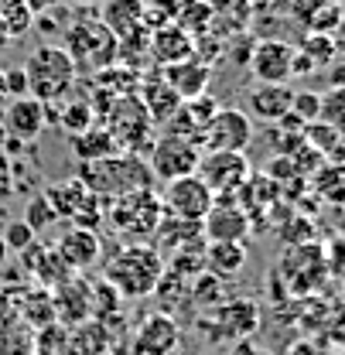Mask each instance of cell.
I'll return each instance as SVG.
<instances>
[{
	"label": "cell",
	"instance_id": "cell-7",
	"mask_svg": "<svg viewBox=\"0 0 345 355\" xmlns=\"http://www.w3.org/2000/svg\"><path fill=\"white\" fill-rule=\"evenodd\" d=\"M209 331L216 342H243L260 331V304L253 297H226L209 308L199 321V331Z\"/></svg>",
	"mask_w": 345,
	"mask_h": 355
},
{
	"label": "cell",
	"instance_id": "cell-10",
	"mask_svg": "<svg viewBox=\"0 0 345 355\" xmlns=\"http://www.w3.org/2000/svg\"><path fill=\"white\" fill-rule=\"evenodd\" d=\"M195 175L209 184L216 198H236L239 184L253 175V168H250V157L239 150H202Z\"/></svg>",
	"mask_w": 345,
	"mask_h": 355
},
{
	"label": "cell",
	"instance_id": "cell-19",
	"mask_svg": "<svg viewBox=\"0 0 345 355\" xmlns=\"http://www.w3.org/2000/svg\"><path fill=\"white\" fill-rule=\"evenodd\" d=\"M161 79L181 96V99H195V96H205L209 83H212V65L199 62L195 55L185 58V62H174L168 69H161Z\"/></svg>",
	"mask_w": 345,
	"mask_h": 355
},
{
	"label": "cell",
	"instance_id": "cell-27",
	"mask_svg": "<svg viewBox=\"0 0 345 355\" xmlns=\"http://www.w3.org/2000/svg\"><path fill=\"white\" fill-rule=\"evenodd\" d=\"M174 24H178L185 35H192V38L209 35L212 24H216V7H212V0H178V17H174Z\"/></svg>",
	"mask_w": 345,
	"mask_h": 355
},
{
	"label": "cell",
	"instance_id": "cell-28",
	"mask_svg": "<svg viewBox=\"0 0 345 355\" xmlns=\"http://www.w3.org/2000/svg\"><path fill=\"white\" fill-rule=\"evenodd\" d=\"M92 123H96V113H92L89 99H72L65 106H55V127H62L69 137L89 130Z\"/></svg>",
	"mask_w": 345,
	"mask_h": 355
},
{
	"label": "cell",
	"instance_id": "cell-3",
	"mask_svg": "<svg viewBox=\"0 0 345 355\" xmlns=\"http://www.w3.org/2000/svg\"><path fill=\"white\" fill-rule=\"evenodd\" d=\"M21 69H24V79H28V96H35L42 103H62L79 79L72 55L55 42L38 44Z\"/></svg>",
	"mask_w": 345,
	"mask_h": 355
},
{
	"label": "cell",
	"instance_id": "cell-18",
	"mask_svg": "<svg viewBox=\"0 0 345 355\" xmlns=\"http://www.w3.org/2000/svg\"><path fill=\"white\" fill-rule=\"evenodd\" d=\"M151 246H158V250H174V253H205L202 222L165 216L161 225L154 229V236H151Z\"/></svg>",
	"mask_w": 345,
	"mask_h": 355
},
{
	"label": "cell",
	"instance_id": "cell-32",
	"mask_svg": "<svg viewBox=\"0 0 345 355\" xmlns=\"http://www.w3.org/2000/svg\"><path fill=\"white\" fill-rule=\"evenodd\" d=\"M345 21V7L342 0H321L318 7H314V14L308 17V31H321V35H335L339 28H342Z\"/></svg>",
	"mask_w": 345,
	"mask_h": 355
},
{
	"label": "cell",
	"instance_id": "cell-1",
	"mask_svg": "<svg viewBox=\"0 0 345 355\" xmlns=\"http://www.w3.org/2000/svg\"><path fill=\"white\" fill-rule=\"evenodd\" d=\"M165 253L158 250V246H151V243H124L113 257H110V263H106V284L120 294V297H127V301H140V297H147V294H154L158 291V284H161V277H165Z\"/></svg>",
	"mask_w": 345,
	"mask_h": 355
},
{
	"label": "cell",
	"instance_id": "cell-36",
	"mask_svg": "<svg viewBox=\"0 0 345 355\" xmlns=\"http://www.w3.org/2000/svg\"><path fill=\"white\" fill-rule=\"evenodd\" d=\"M321 120L332 123L345 137V89H328L321 92Z\"/></svg>",
	"mask_w": 345,
	"mask_h": 355
},
{
	"label": "cell",
	"instance_id": "cell-38",
	"mask_svg": "<svg viewBox=\"0 0 345 355\" xmlns=\"http://www.w3.org/2000/svg\"><path fill=\"white\" fill-rule=\"evenodd\" d=\"M280 239H284L287 246L314 243V225L304 219V216H291V219H284V225H280Z\"/></svg>",
	"mask_w": 345,
	"mask_h": 355
},
{
	"label": "cell",
	"instance_id": "cell-46",
	"mask_svg": "<svg viewBox=\"0 0 345 355\" xmlns=\"http://www.w3.org/2000/svg\"><path fill=\"white\" fill-rule=\"evenodd\" d=\"M246 3H250V10H253V14H263V10H270L277 0H246Z\"/></svg>",
	"mask_w": 345,
	"mask_h": 355
},
{
	"label": "cell",
	"instance_id": "cell-4",
	"mask_svg": "<svg viewBox=\"0 0 345 355\" xmlns=\"http://www.w3.org/2000/svg\"><path fill=\"white\" fill-rule=\"evenodd\" d=\"M161 219H165V205L154 188H140L124 198H113L106 202V212H103V222L110 225V232L124 243H151Z\"/></svg>",
	"mask_w": 345,
	"mask_h": 355
},
{
	"label": "cell",
	"instance_id": "cell-23",
	"mask_svg": "<svg viewBox=\"0 0 345 355\" xmlns=\"http://www.w3.org/2000/svg\"><path fill=\"white\" fill-rule=\"evenodd\" d=\"M99 21L120 38L133 35L137 28H144V0H103Z\"/></svg>",
	"mask_w": 345,
	"mask_h": 355
},
{
	"label": "cell",
	"instance_id": "cell-11",
	"mask_svg": "<svg viewBox=\"0 0 345 355\" xmlns=\"http://www.w3.org/2000/svg\"><path fill=\"white\" fill-rule=\"evenodd\" d=\"M161 205H165V216L202 222L209 216V209L216 205V195L209 191V184L199 175H185V178H174V181L165 184Z\"/></svg>",
	"mask_w": 345,
	"mask_h": 355
},
{
	"label": "cell",
	"instance_id": "cell-33",
	"mask_svg": "<svg viewBox=\"0 0 345 355\" xmlns=\"http://www.w3.org/2000/svg\"><path fill=\"white\" fill-rule=\"evenodd\" d=\"M21 219L28 222L38 236H42L44 229H51L55 222H58V216H55V209H51V202L44 198V191H38V195H31L28 198V205H24V216Z\"/></svg>",
	"mask_w": 345,
	"mask_h": 355
},
{
	"label": "cell",
	"instance_id": "cell-24",
	"mask_svg": "<svg viewBox=\"0 0 345 355\" xmlns=\"http://www.w3.org/2000/svg\"><path fill=\"white\" fill-rule=\"evenodd\" d=\"M202 260H205V270H209L212 277L233 280V277H239L243 266H246V246H243V243H205Z\"/></svg>",
	"mask_w": 345,
	"mask_h": 355
},
{
	"label": "cell",
	"instance_id": "cell-22",
	"mask_svg": "<svg viewBox=\"0 0 345 355\" xmlns=\"http://www.w3.org/2000/svg\"><path fill=\"white\" fill-rule=\"evenodd\" d=\"M151 58L158 62V69H168L174 62H185L195 55V38L185 35L178 24H168L161 31H151V44H147Z\"/></svg>",
	"mask_w": 345,
	"mask_h": 355
},
{
	"label": "cell",
	"instance_id": "cell-34",
	"mask_svg": "<svg viewBox=\"0 0 345 355\" xmlns=\"http://www.w3.org/2000/svg\"><path fill=\"white\" fill-rule=\"evenodd\" d=\"M178 17V0H144V28L147 31H161L174 24Z\"/></svg>",
	"mask_w": 345,
	"mask_h": 355
},
{
	"label": "cell",
	"instance_id": "cell-29",
	"mask_svg": "<svg viewBox=\"0 0 345 355\" xmlns=\"http://www.w3.org/2000/svg\"><path fill=\"white\" fill-rule=\"evenodd\" d=\"M298 51H304V55L314 62V69H328V65L339 58V42H335V35L304 31V38H301V44H298Z\"/></svg>",
	"mask_w": 345,
	"mask_h": 355
},
{
	"label": "cell",
	"instance_id": "cell-42",
	"mask_svg": "<svg viewBox=\"0 0 345 355\" xmlns=\"http://www.w3.org/2000/svg\"><path fill=\"white\" fill-rule=\"evenodd\" d=\"M328 83H332V89H345V62H332L328 65Z\"/></svg>",
	"mask_w": 345,
	"mask_h": 355
},
{
	"label": "cell",
	"instance_id": "cell-6",
	"mask_svg": "<svg viewBox=\"0 0 345 355\" xmlns=\"http://www.w3.org/2000/svg\"><path fill=\"white\" fill-rule=\"evenodd\" d=\"M62 48L72 55L76 69L99 72V69L117 65V35L99 17H83V21L69 24Z\"/></svg>",
	"mask_w": 345,
	"mask_h": 355
},
{
	"label": "cell",
	"instance_id": "cell-48",
	"mask_svg": "<svg viewBox=\"0 0 345 355\" xmlns=\"http://www.w3.org/2000/svg\"><path fill=\"white\" fill-rule=\"evenodd\" d=\"M7 44H10V35H7V28H3V21H0V55L7 51Z\"/></svg>",
	"mask_w": 345,
	"mask_h": 355
},
{
	"label": "cell",
	"instance_id": "cell-25",
	"mask_svg": "<svg viewBox=\"0 0 345 355\" xmlns=\"http://www.w3.org/2000/svg\"><path fill=\"white\" fill-rule=\"evenodd\" d=\"M308 188L332 209L345 205V164L342 161H325L314 175L308 178Z\"/></svg>",
	"mask_w": 345,
	"mask_h": 355
},
{
	"label": "cell",
	"instance_id": "cell-13",
	"mask_svg": "<svg viewBox=\"0 0 345 355\" xmlns=\"http://www.w3.org/2000/svg\"><path fill=\"white\" fill-rule=\"evenodd\" d=\"M0 113H3V116H0L3 137H17V140H24V144H35L38 133L48 127V103L35 99V96L10 99Z\"/></svg>",
	"mask_w": 345,
	"mask_h": 355
},
{
	"label": "cell",
	"instance_id": "cell-14",
	"mask_svg": "<svg viewBox=\"0 0 345 355\" xmlns=\"http://www.w3.org/2000/svg\"><path fill=\"white\" fill-rule=\"evenodd\" d=\"M291 65H294V44L280 42V38H263L253 44L250 72L257 83H267V86L291 83Z\"/></svg>",
	"mask_w": 345,
	"mask_h": 355
},
{
	"label": "cell",
	"instance_id": "cell-51",
	"mask_svg": "<svg viewBox=\"0 0 345 355\" xmlns=\"http://www.w3.org/2000/svg\"><path fill=\"white\" fill-rule=\"evenodd\" d=\"M342 216H345V205H342Z\"/></svg>",
	"mask_w": 345,
	"mask_h": 355
},
{
	"label": "cell",
	"instance_id": "cell-8",
	"mask_svg": "<svg viewBox=\"0 0 345 355\" xmlns=\"http://www.w3.org/2000/svg\"><path fill=\"white\" fill-rule=\"evenodd\" d=\"M44 198L51 202L55 216L65 219L69 225H79V229H96L103 225V212H106V202H99L79 178H65V181H55L44 188Z\"/></svg>",
	"mask_w": 345,
	"mask_h": 355
},
{
	"label": "cell",
	"instance_id": "cell-2",
	"mask_svg": "<svg viewBox=\"0 0 345 355\" xmlns=\"http://www.w3.org/2000/svg\"><path fill=\"white\" fill-rule=\"evenodd\" d=\"M76 178L86 184L99 202L124 198L130 191L151 188V181H154L147 161L137 157V154H124V150H117L110 157H99V161H79Z\"/></svg>",
	"mask_w": 345,
	"mask_h": 355
},
{
	"label": "cell",
	"instance_id": "cell-43",
	"mask_svg": "<svg viewBox=\"0 0 345 355\" xmlns=\"http://www.w3.org/2000/svg\"><path fill=\"white\" fill-rule=\"evenodd\" d=\"M229 355H270V352H263V349H260V345H253L250 338H243V342H233Z\"/></svg>",
	"mask_w": 345,
	"mask_h": 355
},
{
	"label": "cell",
	"instance_id": "cell-20",
	"mask_svg": "<svg viewBox=\"0 0 345 355\" xmlns=\"http://www.w3.org/2000/svg\"><path fill=\"white\" fill-rule=\"evenodd\" d=\"M291 99H294V89L287 86V83H280V86H267V83H260L250 96H246V116L253 120L257 116L260 123H277L280 116H287L291 113Z\"/></svg>",
	"mask_w": 345,
	"mask_h": 355
},
{
	"label": "cell",
	"instance_id": "cell-47",
	"mask_svg": "<svg viewBox=\"0 0 345 355\" xmlns=\"http://www.w3.org/2000/svg\"><path fill=\"white\" fill-rule=\"evenodd\" d=\"M10 103V96H7V83H3V69H0V110Z\"/></svg>",
	"mask_w": 345,
	"mask_h": 355
},
{
	"label": "cell",
	"instance_id": "cell-17",
	"mask_svg": "<svg viewBox=\"0 0 345 355\" xmlns=\"http://www.w3.org/2000/svg\"><path fill=\"white\" fill-rule=\"evenodd\" d=\"M55 257L62 260L65 270H89L103 257V239L96 229H79V225H69L58 239H55Z\"/></svg>",
	"mask_w": 345,
	"mask_h": 355
},
{
	"label": "cell",
	"instance_id": "cell-26",
	"mask_svg": "<svg viewBox=\"0 0 345 355\" xmlns=\"http://www.w3.org/2000/svg\"><path fill=\"white\" fill-rule=\"evenodd\" d=\"M69 150H72L76 161H99V157L117 154V140L110 137V130L103 123H92L89 130L69 137Z\"/></svg>",
	"mask_w": 345,
	"mask_h": 355
},
{
	"label": "cell",
	"instance_id": "cell-44",
	"mask_svg": "<svg viewBox=\"0 0 345 355\" xmlns=\"http://www.w3.org/2000/svg\"><path fill=\"white\" fill-rule=\"evenodd\" d=\"M62 0H28V7H31V14H44V10H51V7H58Z\"/></svg>",
	"mask_w": 345,
	"mask_h": 355
},
{
	"label": "cell",
	"instance_id": "cell-15",
	"mask_svg": "<svg viewBox=\"0 0 345 355\" xmlns=\"http://www.w3.org/2000/svg\"><path fill=\"white\" fill-rule=\"evenodd\" d=\"M202 232H205V243H246V236L253 232V222L236 205V198H216V205L202 219Z\"/></svg>",
	"mask_w": 345,
	"mask_h": 355
},
{
	"label": "cell",
	"instance_id": "cell-50",
	"mask_svg": "<svg viewBox=\"0 0 345 355\" xmlns=\"http://www.w3.org/2000/svg\"><path fill=\"white\" fill-rule=\"evenodd\" d=\"M69 3H79V7H89V3H103V0H69Z\"/></svg>",
	"mask_w": 345,
	"mask_h": 355
},
{
	"label": "cell",
	"instance_id": "cell-37",
	"mask_svg": "<svg viewBox=\"0 0 345 355\" xmlns=\"http://www.w3.org/2000/svg\"><path fill=\"white\" fill-rule=\"evenodd\" d=\"M291 113H294L301 123L321 120V92H311V89L294 92V99H291Z\"/></svg>",
	"mask_w": 345,
	"mask_h": 355
},
{
	"label": "cell",
	"instance_id": "cell-45",
	"mask_svg": "<svg viewBox=\"0 0 345 355\" xmlns=\"http://www.w3.org/2000/svg\"><path fill=\"white\" fill-rule=\"evenodd\" d=\"M287 355H318V349L311 345V342H298V345H291Z\"/></svg>",
	"mask_w": 345,
	"mask_h": 355
},
{
	"label": "cell",
	"instance_id": "cell-31",
	"mask_svg": "<svg viewBox=\"0 0 345 355\" xmlns=\"http://www.w3.org/2000/svg\"><path fill=\"white\" fill-rule=\"evenodd\" d=\"M304 140L318 150V154H325V161H332L335 154H339V147H342V133L335 130L332 123H325V120H314V123H308L304 127Z\"/></svg>",
	"mask_w": 345,
	"mask_h": 355
},
{
	"label": "cell",
	"instance_id": "cell-41",
	"mask_svg": "<svg viewBox=\"0 0 345 355\" xmlns=\"http://www.w3.org/2000/svg\"><path fill=\"white\" fill-rule=\"evenodd\" d=\"M287 3V14L298 21V24H308V17L314 14V7L321 3V0H284Z\"/></svg>",
	"mask_w": 345,
	"mask_h": 355
},
{
	"label": "cell",
	"instance_id": "cell-5",
	"mask_svg": "<svg viewBox=\"0 0 345 355\" xmlns=\"http://www.w3.org/2000/svg\"><path fill=\"white\" fill-rule=\"evenodd\" d=\"M103 127L110 130V137L117 140V150L124 154H137L147 157L151 144H154V120L147 116L144 103L137 99V92L120 96L106 113H103Z\"/></svg>",
	"mask_w": 345,
	"mask_h": 355
},
{
	"label": "cell",
	"instance_id": "cell-40",
	"mask_svg": "<svg viewBox=\"0 0 345 355\" xmlns=\"http://www.w3.org/2000/svg\"><path fill=\"white\" fill-rule=\"evenodd\" d=\"M3 83H7V96L10 99H21L28 96V79H24V69H3Z\"/></svg>",
	"mask_w": 345,
	"mask_h": 355
},
{
	"label": "cell",
	"instance_id": "cell-16",
	"mask_svg": "<svg viewBox=\"0 0 345 355\" xmlns=\"http://www.w3.org/2000/svg\"><path fill=\"white\" fill-rule=\"evenodd\" d=\"M181 342V328L168 311H154L140 321L137 335H133V355H174Z\"/></svg>",
	"mask_w": 345,
	"mask_h": 355
},
{
	"label": "cell",
	"instance_id": "cell-21",
	"mask_svg": "<svg viewBox=\"0 0 345 355\" xmlns=\"http://www.w3.org/2000/svg\"><path fill=\"white\" fill-rule=\"evenodd\" d=\"M137 99L144 103V110H147V116L154 120V127H165L174 113H178V106H181V96L161 79V72L151 76V79H140Z\"/></svg>",
	"mask_w": 345,
	"mask_h": 355
},
{
	"label": "cell",
	"instance_id": "cell-49",
	"mask_svg": "<svg viewBox=\"0 0 345 355\" xmlns=\"http://www.w3.org/2000/svg\"><path fill=\"white\" fill-rule=\"evenodd\" d=\"M7 257H10V250H7V243H3V236H0V266L7 263Z\"/></svg>",
	"mask_w": 345,
	"mask_h": 355
},
{
	"label": "cell",
	"instance_id": "cell-30",
	"mask_svg": "<svg viewBox=\"0 0 345 355\" xmlns=\"http://www.w3.org/2000/svg\"><path fill=\"white\" fill-rule=\"evenodd\" d=\"M188 297L199 304V308H216L219 301H226V280L212 277L209 270H202L192 284H188Z\"/></svg>",
	"mask_w": 345,
	"mask_h": 355
},
{
	"label": "cell",
	"instance_id": "cell-39",
	"mask_svg": "<svg viewBox=\"0 0 345 355\" xmlns=\"http://www.w3.org/2000/svg\"><path fill=\"white\" fill-rule=\"evenodd\" d=\"M14 175H10V157L0 150V219H7L10 202H14Z\"/></svg>",
	"mask_w": 345,
	"mask_h": 355
},
{
	"label": "cell",
	"instance_id": "cell-9",
	"mask_svg": "<svg viewBox=\"0 0 345 355\" xmlns=\"http://www.w3.org/2000/svg\"><path fill=\"white\" fill-rule=\"evenodd\" d=\"M199 157H202V147H199L195 140L165 130L161 137H154V144H151V150H147L144 161H147L154 181H165V184H168L174 178L195 175Z\"/></svg>",
	"mask_w": 345,
	"mask_h": 355
},
{
	"label": "cell",
	"instance_id": "cell-35",
	"mask_svg": "<svg viewBox=\"0 0 345 355\" xmlns=\"http://www.w3.org/2000/svg\"><path fill=\"white\" fill-rule=\"evenodd\" d=\"M3 243H7V250L10 253H24L28 246H35L38 243V232L28 225L24 219H7V225H3Z\"/></svg>",
	"mask_w": 345,
	"mask_h": 355
},
{
	"label": "cell",
	"instance_id": "cell-12",
	"mask_svg": "<svg viewBox=\"0 0 345 355\" xmlns=\"http://www.w3.org/2000/svg\"><path fill=\"white\" fill-rule=\"evenodd\" d=\"M250 144H253V120L246 116V110H236V106H219V113L209 120V127L199 137L202 150H239V154H246Z\"/></svg>",
	"mask_w": 345,
	"mask_h": 355
}]
</instances>
